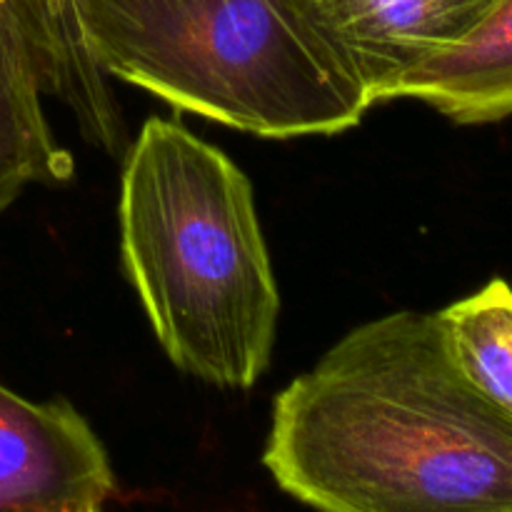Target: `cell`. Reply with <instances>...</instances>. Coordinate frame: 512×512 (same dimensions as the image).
I'll use <instances>...</instances> for the list:
<instances>
[{
    "mask_svg": "<svg viewBox=\"0 0 512 512\" xmlns=\"http://www.w3.org/2000/svg\"><path fill=\"white\" fill-rule=\"evenodd\" d=\"M265 468L318 512H512V420L435 313L350 330L273 403Z\"/></svg>",
    "mask_w": 512,
    "mask_h": 512,
    "instance_id": "1",
    "label": "cell"
},
{
    "mask_svg": "<svg viewBox=\"0 0 512 512\" xmlns=\"http://www.w3.org/2000/svg\"><path fill=\"white\" fill-rule=\"evenodd\" d=\"M118 223L125 273L170 363L253 388L280 295L248 175L178 120L148 118L123 158Z\"/></svg>",
    "mask_w": 512,
    "mask_h": 512,
    "instance_id": "2",
    "label": "cell"
},
{
    "mask_svg": "<svg viewBox=\"0 0 512 512\" xmlns=\"http://www.w3.org/2000/svg\"><path fill=\"white\" fill-rule=\"evenodd\" d=\"M105 75L260 138L335 135L373 108L303 0H73Z\"/></svg>",
    "mask_w": 512,
    "mask_h": 512,
    "instance_id": "3",
    "label": "cell"
},
{
    "mask_svg": "<svg viewBox=\"0 0 512 512\" xmlns=\"http://www.w3.org/2000/svg\"><path fill=\"white\" fill-rule=\"evenodd\" d=\"M113 490L108 453L68 400L0 385V512H103Z\"/></svg>",
    "mask_w": 512,
    "mask_h": 512,
    "instance_id": "4",
    "label": "cell"
},
{
    "mask_svg": "<svg viewBox=\"0 0 512 512\" xmlns=\"http://www.w3.org/2000/svg\"><path fill=\"white\" fill-rule=\"evenodd\" d=\"M503 0H303L358 70L370 100L463 43Z\"/></svg>",
    "mask_w": 512,
    "mask_h": 512,
    "instance_id": "5",
    "label": "cell"
},
{
    "mask_svg": "<svg viewBox=\"0 0 512 512\" xmlns=\"http://www.w3.org/2000/svg\"><path fill=\"white\" fill-rule=\"evenodd\" d=\"M33 53L43 93L73 113L80 133L105 155L128 145V130L105 73L90 55L68 0H10Z\"/></svg>",
    "mask_w": 512,
    "mask_h": 512,
    "instance_id": "6",
    "label": "cell"
},
{
    "mask_svg": "<svg viewBox=\"0 0 512 512\" xmlns=\"http://www.w3.org/2000/svg\"><path fill=\"white\" fill-rule=\"evenodd\" d=\"M420 100L463 125L512 115V0H503L460 45L410 70L388 100Z\"/></svg>",
    "mask_w": 512,
    "mask_h": 512,
    "instance_id": "7",
    "label": "cell"
},
{
    "mask_svg": "<svg viewBox=\"0 0 512 512\" xmlns=\"http://www.w3.org/2000/svg\"><path fill=\"white\" fill-rule=\"evenodd\" d=\"M73 158L43 110L33 53L13 5L0 0V213L28 185L63 183Z\"/></svg>",
    "mask_w": 512,
    "mask_h": 512,
    "instance_id": "8",
    "label": "cell"
},
{
    "mask_svg": "<svg viewBox=\"0 0 512 512\" xmlns=\"http://www.w3.org/2000/svg\"><path fill=\"white\" fill-rule=\"evenodd\" d=\"M438 315L460 373L512 420V288L490 280Z\"/></svg>",
    "mask_w": 512,
    "mask_h": 512,
    "instance_id": "9",
    "label": "cell"
},
{
    "mask_svg": "<svg viewBox=\"0 0 512 512\" xmlns=\"http://www.w3.org/2000/svg\"><path fill=\"white\" fill-rule=\"evenodd\" d=\"M68 5H70V8H73V0H68ZM75 10V8H73Z\"/></svg>",
    "mask_w": 512,
    "mask_h": 512,
    "instance_id": "10",
    "label": "cell"
},
{
    "mask_svg": "<svg viewBox=\"0 0 512 512\" xmlns=\"http://www.w3.org/2000/svg\"><path fill=\"white\" fill-rule=\"evenodd\" d=\"M5 3H10V0H5ZM10 5H13V3H10Z\"/></svg>",
    "mask_w": 512,
    "mask_h": 512,
    "instance_id": "11",
    "label": "cell"
}]
</instances>
